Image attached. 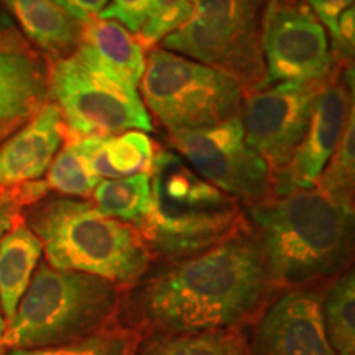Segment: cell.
Masks as SVG:
<instances>
[{"instance_id":"obj_1","label":"cell","mask_w":355,"mask_h":355,"mask_svg":"<svg viewBox=\"0 0 355 355\" xmlns=\"http://www.w3.org/2000/svg\"><path fill=\"white\" fill-rule=\"evenodd\" d=\"M272 288L259 239L237 232L150 278L140 309L162 334L237 329L255 316Z\"/></svg>"},{"instance_id":"obj_2","label":"cell","mask_w":355,"mask_h":355,"mask_svg":"<svg viewBox=\"0 0 355 355\" xmlns=\"http://www.w3.org/2000/svg\"><path fill=\"white\" fill-rule=\"evenodd\" d=\"M273 286L301 290L336 277L349 263L352 202L322 189H301L252 206Z\"/></svg>"},{"instance_id":"obj_3","label":"cell","mask_w":355,"mask_h":355,"mask_svg":"<svg viewBox=\"0 0 355 355\" xmlns=\"http://www.w3.org/2000/svg\"><path fill=\"white\" fill-rule=\"evenodd\" d=\"M150 171L152 207L137 225L157 254L183 260L241 232L237 199L202 180L175 153L159 152Z\"/></svg>"},{"instance_id":"obj_4","label":"cell","mask_w":355,"mask_h":355,"mask_svg":"<svg viewBox=\"0 0 355 355\" xmlns=\"http://www.w3.org/2000/svg\"><path fill=\"white\" fill-rule=\"evenodd\" d=\"M51 268L133 285L150 265V252L137 230L76 199H53L30 214Z\"/></svg>"},{"instance_id":"obj_5","label":"cell","mask_w":355,"mask_h":355,"mask_svg":"<svg viewBox=\"0 0 355 355\" xmlns=\"http://www.w3.org/2000/svg\"><path fill=\"white\" fill-rule=\"evenodd\" d=\"M117 301V286L107 279L43 263L6 327L2 345L38 349L97 334L112 319Z\"/></svg>"},{"instance_id":"obj_6","label":"cell","mask_w":355,"mask_h":355,"mask_svg":"<svg viewBox=\"0 0 355 355\" xmlns=\"http://www.w3.org/2000/svg\"><path fill=\"white\" fill-rule=\"evenodd\" d=\"M50 94L69 133L114 137L125 132H152L153 123L135 87L107 68L87 44L55 64Z\"/></svg>"},{"instance_id":"obj_7","label":"cell","mask_w":355,"mask_h":355,"mask_svg":"<svg viewBox=\"0 0 355 355\" xmlns=\"http://www.w3.org/2000/svg\"><path fill=\"white\" fill-rule=\"evenodd\" d=\"M268 0H189V15L163 38L166 51L188 56L259 87L265 76L261 21Z\"/></svg>"},{"instance_id":"obj_8","label":"cell","mask_w":355,"mask_h":355,"mask_svg":"<svg viewBox=\"0 0 355 355\" xmlns=\"http://www.w3.org/2000/svg\"><path fill=\"white\" fill-rule=\"evenodd\" d=\"M141 96L170 133L196 130L239 117L241 86L219 69L166 50L150 53Z\"/></svg>"},{"instance_id":"obj_9","label":"cell","mask_w":355,"mask_h":355,"mask_svg":"<svg viewBox=\"0 0 355 355\" xmlns=\"http://www.w3.org/2000/svg\"><path fill=\"white\" fill-rule=\"evenodd\" d=\"M171 144L202 180L250 206L268 199L270 166L245 144L241 117L171 133Z\"/></svg>"},{"instance_id":"obj_10","label":"cell","mask_w":355,"mask_h":355,"mask_svg":"<svg viewBox=\"0 0 355 355\" xmlns=\"http://www.w3.org/2000/svg\"><path fill=\"white\" fill-rule=\"evenodd\" d=\"M265 76L260 86L321 83L332 69L327 33L311 8L296 0H268L261 21Z\"/></svg>"},{"instance_id":"obj_11","label":"cell","mask_w":355,"mask_h":355,"mask_svg":"<svg viewBox=\"0 0 355 355\" xmlns=\"http://www.w3.org/2000/svg\"><path fill=\"white\" fill-rule=\"evenodd\" d=\"M321 91L319 83L288 81L257 89L247 97L241 119L245 144L278 170L290 162L303 140Z\"/></svg>"},{"instance_id":"obj_12","label":"cell","mask_w":355,"mask_h":355,"mask_svg":"<svg viewBox=\"0 0 355 355\" xmlns=\"http://www.w3.org/2000/svg\"><path fill=\"white\" fill-rule=\"evenodd\" d=\"M354 114L347 89L339 84L321 87L314 99L308 128L288 165L277 176V196L313 189L334 155Z\"/></svg>"},{"instance_id":"obj_13","label":"cell","mask_w":355,"mask_h":355,"mask_svg":"<svg viewBox=\"0 0 355 355\" xmlns=\"http://www.w3.org/2000/svg\"><path fill=\"white\" fill-rule=\"evenodd\" d=\"M254 355H336L322 318V295L290 290L270 306L255 334Z\"/></svg>"},{"instance_id":"obj_14","label":"cell","mask_w":355,"mask_h":355,"mask_svg":"<svg viewBox=\"0 0 355 355\" xmlns=\"http://www.w3.org/2000/svg\"><path fill=\"white\" fill-rule=\"evenodd\" d=\"M64 122L56 104L43 107L0 146V188H20L38 181L63 144Z\"/></svg>"},{"instance_id":"obj_15","label":"cell","mask_w":355,"mask_h":355,"mask_svg":"<svg viewBox=\"0 0 355 355\" xmlns=\"http://www.w3.org/2000/svg\"><path fill=\"white\" fill-rule=\"evenodd\" d=\"M48 83L28 53H0V140L43 107Z\"/></svg>"},{"instance_id":"obj_16","label":"cell","mask_w":355,"mask_h":355,"mask_svg":"<svg viewBox=\"0 0 355 355\" xmlns=\"http://www.w3.org/2000/svg\"><path fill=\"white\" fill-rule=\"evenodd\" d=\"M74 141L86 158L89 170L99 180H117L152 170L153 144L144 132L132 130L117 137H83Z\"/></svg>"},{"instance_id":"obj_17","label":"cell","mask_w":355,"mask_h":355,"mask_svg":"<svg viewBox=\"0 0 355 355\" xmlns=\"http://www.w3.org/2000/svg\"><path fill=\"white\" fill-rule=\"evenodd\" d=\"M42 252L40 239L24 224L12 225L0 239V309L8 322L32 282Z\"/></svg>"},{"instance_id":"obj_18","label":"cell","mask_w":355,"mask_h":355,"mask_svg":"<svg viewBox=\"0 0 355 355\" xmlns=\"http://www.w3.org/2000/svg\"><path fill=\"white\" fill-rule=\"evenodd\" d=\"M0 3L15 17L21 32L42 50L64 55L78 48L83 25L51 0H0Z\"/></svg>"},{"instance_id":"obj_19","label":"cell","mask_w":355,"mask_h":355,"mask_svg":"<svg viewBox=\"0 0 355 355\" xmlns=\"http://www.w3.org/2000/svg\"><path fill=\"white\" fill-rule=\"evenodd\" d=\"M79 43L87 44L102 63L132 87L139 86L146 68L145 53L135 35L125 26L96 17L83 25Z\"/></svg>"},{"instance_id":"obj_20","label":"cell","mask_w":355,"mask_h":355,"mask_svg":"<svg viewBox=\"0 0 355 355\" xmlns=\"http://www.w3.org/2000/svg\"><path fill=\"white\" fill-rule=\"evenodd\" d=\"M135 355H254V350L239 329H217L191 334L157 332Z\"/></svg>"},{"instance_id":"obj_21","label":"cell","mask_w":355,"mask_h":355,"mask_svg":"<svg viewBox=\"0 0 355 355\" xmlns=\"http://www.w3.org/2000/svg\"><path fill=\"white\" fill-rule=\"evenodd\" d=\"M94 201L102 214L125 222H139L152 207V180L150 173L105 180L96 186Z\"/></svg>"},{"instance_id":"obj_22","label":"cell","mask_w":355,"mask_h":355,"mask_svg":"<svg viewBox=\"0 0 355 355\" xmlns=\"http://www.w3.org/2000/svg\"><path fill=\"white\" fill-rule=\"evenodd\" d=\"M322 318L336 355H355V277L337 278L322 296Z\"/></svg>"},{"instance_id":"obj_23","label":"cell","mask_w":355,"mask_h":355,"mask_svg":"<svg viewBox=\"0 0 355 355\" xmlns=\"http://www.w3.org/2000/svg\"><path fill=\"white\" fill-rule=\"evenodd\" d=\"M48 170V189H55L64 196L86 198L94 193L99 184V178L89 170L86 158L79 152L74 140L56 155Z\"/></svg>"},{"instance_id":"obj_24","label":"cell","mask_w":355,"mask_h":355,"mask_svg":"<svg viewBox=\"0 0 355 355\" xmlns=\"http://www.w3.org/2000/svg\"><path fill=\"white\" fill-rule=\"evenodd\" d=\"M354 114L350 115L347 127L343 133L334 155L319 176V189L337 199L352 202L354 171H355V135H354Z\"/></svg>"},{"instance_id":"obj_25","label":"cell","mask_w":355,"mask_h":355,"mask_svg":"<svg viewBox=\"0 0 355 355\" xmlns=\"http://www.w3.org/2000/svg\"><path fill=\"white\" fill-rule=\"evenodd\" d=\"M8 355H135L133 340L125 332H97L68 344L38 349H15Z\"/></svg>"},{"instance_id":"obj_26","label":"cell","mask_w":355,"mask_h":355,"mask_svg":"<svg viewBox=\"0 0 355 355\" xmlns=\"http://www.w3.org/2000/svg\"><path fill=\"white\" fill-rule=\"evenodd\" d=\"M189 15V0H152L148 19L137 35L141 46H155L163 42Z\"/></svg>"},{"instance_id":"obj_27","label":"cell","mask_w":355,"mask_h":355,"mask_svg":"<svg viewBox=\"0 0 355 355\" xmlns=\"http://www.w3.org/2000/svg\"><path fill=\"white\" fill-rule=\"evenodd\" d=\"M150 7H152V0H112L97 15V19L114 20L125 26L130 33L139 35L141 26L148 19Z\"/></svg>"},{"instance_id":"obj_28","label":"cell","mask_w":355,"mask_h":355,"mask_svg":"<svg viewBox=\"0 0 355 355\" xmlns=\"http://www.w3.org/2000/svg\"><path fill=\"white\" fill-rule=\"evenodd\" d=\"M354 0H308L311 12L316 15V19L321 21V25L329 30L331 37H336L337 21L340 15L352 7Z\"/></svg>"},{"instance_id":"obj_29","label":"cell","mask_w":355,"mask_h":355,"mask_svg":"<svg viewBox=\"0 0 355 355\" xmlns=\"http://www.w3.org/2000/svg\"><path fill=\"white\" fill-rule=\"evenodd\" d=\"M64 13H68L78 24H87L104 10L109 0H51Z\"/></svg>"},{"instance_id":"obj_30","label":"cell","mask_w":355,"mask_h":355,"mask_svg":"<svg viewBox=\"0 0 355 355\" xmlns=\"http://www.w3.org/2000/svg\"><path fill=\"white\" fill-rule=\"evenodd\" d=\"M334 40V48L340 58H352L354 43H355V10L350 7L340 15L337 21V32Z\"/></svg>"},{"instance_id":"obj_31","label":"cell","mask_w":355,"mask_h":355,"mask_svg":"<svg viewBox=\"0 0 355 355\" xmlns=\"http://www.w3.org/2000/svg\"><path fill=\"white\" fill-rule=\"evenodd\" d=\"M0 53H28L24 37L2 8H0Z\"/></svg>"},{"instance_id":"obj_32","label":"cell","mask_w":355,"mask_h":355,"mask_svg":"<svg viewBox=\"0 0 355 355\" xmlns=\"http://www.w3.org/2000/svg\"><path fill=\"white\" fill-rule=\"evenodd\" d=\"M13 219H15L13 204H0V239L3 237V234L10 230Z\"/></svg>"},{"instance_id":"obj_33","label":"cell","mask_w":355,"mask_h":355,"mask_svg":"<svg viewBox=\"0 0 355 355\" xmlns=\"http://www.w3.org/2000/svg\"><path fill=\"white\" fill-rule=\"evenodd\" d=\"M3 332H6V321H3V318H2V313H0V345H2Z\"/></svg>"}]
</instances>
